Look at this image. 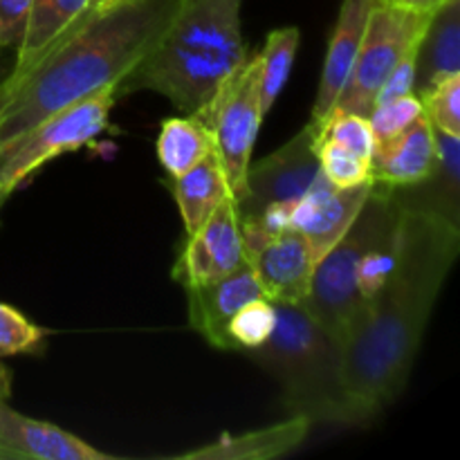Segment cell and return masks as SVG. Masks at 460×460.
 I'll return each mask as SVG.
<instances>
[{"mask_svg": "<svg viewBox=\"0 0 460 460\" xmlns=\"http://www.w3.org/2000/svg\"><path fill=\"white\" fill-rule=\"evenodd\" d=\"M460 252L458 220L404 202L394 265L344 346L355 427L367 425L407 386L427 323Z\"/></svg>", "mask_w": 460, "mask_h": 460, "instance_id": "1", "label": "cell"}, {"mask_svg": "<svg viewBox=\"0 0 460 460\" xmlns=\"http://www.w3.org/2000/svg\"><path fill=\"white\" fill-rule=\"evenodd\" d=\"M178 0H126L79 27L13 85H0V146L52 112L106 85H119L164 31Z\"/></svg>", "mask_w": 460, "mask_h": 460, "instance_id": "2", "label": "cell"}, {"mask_svg": "<svg viewBox=\"0 0 460 460\" xmlns=\"http://www.w3.org/2000/svg\"><path fill=\"white\" fill-rule=\"evenodd\" d=\"M243 0H178L160 39L117 85V97L151 90L198 115L247 61Z\"/></svg>", "mask_w": 460, "mask_h": 460, "instance_id": "3", "label": "cell"}, {"mask_svg": "<svg viewBox=\"0 0 460 460\" xmlns=\"http://www.w3.org/2000/svg\"><path fill=\"white\" fill-rule=\"evenodd\" d=\"M274 305L272 335L243 355L279 382L288 413L305 416L313 425L355 427L340 344L308 317L304 305Z\"/></svg>", "mask_w": 460, "mask_h": 460, "instance_id": "4", "label": "cell"}, {"mask_svg": "<svg viewBox=\"0 0 460 460\" xmlns=\"http://www.w3.org/2000/svg\"><path fill=\"white\" fill-rule=\"evenodd\" d=\"M402 209L404 200L398 189L373 182L349 232L314 265L308 296L301 305L341 350L367 308L358 288L359 261L373 241L400 223Z\"/></svg>", "mask_w": 460, "mask_h": 460, "instance_id": "5", "label": "cell"}, {"mask_svg": "<svg viewBox=\"0 0 460 460\" xmlns=\"http://www.w3.org/2000/svg\"><path fill=\"white\" fill-rule=\"evenodd\" d=\"M119 102L115 85H106L31 126L0 146V189L12 196L40 166L63 153L79 151L108 128L112 106Z\"/></svg>", "mask_w": 460, "mask_h": 460, "instance_id": "6", "label": "cell"}, {"mask_svg": "<svg viewBox=\"0 0 460 460\" xmlns=\"http://www.w3.org/2000/svg\"><path fill=\"white\" fill-rule=\"evenodd\" d=\"M261 58L247 57V61L225 79L218 93L198 112L211 130L214 151L227 175L234 200L245 196L247 169L252 164L259 128L265 115L261 108Z\"/></svg>", "mask_w": 460, "mask_h": 460, "instance_id": "7", "label": "cell"}, {"mask_svg": "<svg viewBox=\"0 0 460 460\" xmlns=\"http://www.w3.org/2000/svg\"><path fill=\"white\" fill-rule=\"evenodd\" d=\"M434 13L418 12L394 0L376 3L353 70L335 103L337 111L358 112L364 117L371 115L386 76L391 75L404 49L427 34Z\"/></svg>", "mask_w": 460, "mask_h": 460, "instance_id": "8", "label": "cell"}, {"mask_svg": "<svg viewBox=\"0 0 460 460\" xmlns=\"http://www.w3.org/2000/svg\"><path fill=\"white\" fill-rule=\"evenodd\" d=\"M323 180L317 155V128L305 124L290 142L250 164L245 196L236 202L241 218H254L277 207H292Z\"/></svg>", "mask_w": 460, "mask_h": 460, "instance_id": "9", "label": "cell"}, {"mask_svg": "<svg viewBox=\"0 0 460 460\" xmlns=\"http://www.w3.org/2000/svg\"><path fill=\"white\" fill-rule=\"evenodd\" d=\"M245 263V238L238 205L234 198H227L196 232L187 234V243L173 265V277L184 288L200 286Z\"/></svg>", "mask_w": 460, "mask_h": 460, "instance_id": "10", "label": "cell"}, {"mask_svg": "<svg viewBox=\"0 0 460 460\" xmlns=\"http://www.w3.org/2000/svg\"><path fill=\"white\" fill-rule=\"evenodd\" d=\"M245 261L272 304H304L314 272L313 252L304 234L286 227L268 236L245 238Z\"/></svg>", "mask_w": 460, "mask_h": 460, "instance_id": "11", "label": "cell"}, {"mask_svg": "<svg viewBox=\"0 0 460 460\" xmlns=\"http://www.w3.org/2000/svg\"><path fill=\"white\" fill-rule=\"evenodd\" d=\"M184 290H187L189 326L214 349L236 353L229 337V322L243 305L265 296L250 263L241 265L216 281L187 286Z\"/></svg>", "mask_w": 460, "mask_h": 460, "instance_id": "12", "label": "cell"}, {"mask_svg": "<svg viewBox=\"0 0 460 460\" xmlns=\"http://www.w3.org/2000/svg\"><path fill=\"white\" fill-rule=\"evenodd\" d=\"M371 182L358 187H332L326 178L310 193H305L290 209V227L304 234L313 252L314 265L319 263L328 250L340 243V238L349 232L355 216L362 209L364 200L371 193Z\"/></svg>", "mask_w": 460, "mask_h": 460, "instance_id": "13", "label": "cell"}, {"mask_svg": "<svg viewBox=\"0 0 460 460\" xmlns=\"http://www.w3.org/2000/svg\"><path fill=\"white\" fill-rule=\"evenodd\" d=\"M90 0H31L25 31L13 54V66L0 85H13L43 63L88 16Z\"/></svg>", "mask_w": 460, "mask_h": 460, "instance_id": "14", "label": "cell"}, {"mask_svg": "<svg viewBox=\"0 0 460 460\" xmlns=\"http://www.w3.org/2000/svg\"><path fill=\"white\" fill-rule=\"evenodd\" d=\"M376 3H380V0H344L341 3L335 30L328 40V52L323 58L322 79H319L310 124H322L323 117L335 108L337 99H340L341 90L349 81L350 70H353L364 30H367L368 16H371Z\"/></svg>", "mask_w": 460, "mask_h": 460, "instance_id": "15", "label": "cell"}, {"mask_svg": "<svg viewBox=\"0 0 460 460\" xmlns=\"http://www.w3.org/2000/svg\"><path fill=\"white\" fill-rule=\"evenodd\" d=\"M0 440L16 460H115L70 431L13 411L0 402Z\"/></svg>", "mask_w": 460, "mask_h": 460, "instance_id": "16", "label": "cell"}, {"mask_svg": "<svg viewBox=\"0 0 460 460\" xmlns=\"http://www.w3.org/2000/svg\"><path fill=\"white\" fill-rule=\"evenodd\" d=\"M436 160V128L429 117L422 115L407 133L377 144L371 157V178L395 189L413 187L434 178Z\"/></svg>", "mask_w": 460, "mask_h": 460, "instance_id": "17", "label": "cell"}, {"mask_svg": "<svg viewBox=\"0 0 460 460\" xmlns=\"http://www.w3.org/2000/svg\"><path fill=\"white\" fill-rule=\"evenodd\" d=\"M313 422L290 413L283 422L236 436H223L211 445L182 454L187 460H272L292 454L308 438Z\"/></svg>", "mask_w": 460, "mask_h": 460, "instance_id": "18", "label": "cell"}, {"mask_svg": "<svg viewBox=\"0 0 460 460\" xmlns=\"http://www.w3.org/2000/svg\"><path fill=\"white\" fill-rule=\"evenodd\" d=\"M171 191L178 202L187 234L196 232L227 198H234L216 151H211L205 160L198 162L187 173L175 175L173 182H171Z\"/></svg>", "mask_w": 460, "mask_h": 460, "instance_id": "19", "label": "cell"}, {"mask_svg": "<svg viewBox=\"0 0 460 460\" xmlns=\"http://www.w3.org/2000/svg\"><path fill=\"white\" fill-rule=\"evenodd\" d=\"M214 151V137L196 115L169 117L157 137V157L171 178L187 173Z\"/></svg>", "mask_w": 460, "mask_h": 460, "instance_id": "20", "label": "cell"}, {"mask_svg": "<svg viewBox=\"0 0 460 460\" xmlns=\"http://www.w3.org/2000/svg\"><path fill=\"white\" fill-rule=\"evenodd\" d=\"M420 57H427V75L422 76L420 90L440 76L460 72V0H449L434 13Z\"/></svg>", "mask_w": 460, "mask_h": 460, "instance_id": "21", "label": "cell"}, {"mask_svg": "<svg viewBox=\"0 0 460 460\" xmlns=\"http://www.w3.org/2000/svg\"><path fill=\"white\" fill-rule=\"evenodd\" d=\"M301 31L296 27H279L265 39V48L259 52L261 58V108L268 115L281 90L290 79L295 66L296 49H299Z\"/></svg>", "mask_w": 460, "mask_h": 460, "instance_id": "22", "label": "cell"}, {"mask_svg": "<svg viewBox=\"0 0 460 460\" xmlns=\"http://www.w3.org/2000/svg\"><path fill=\"white\" fill-rule=\"evenodd\" d=\"M314 128H317V139H326V142L337 144V146L346 148V151L355 153V155L364 157V160H371L373 157L376 137H373L368 117L332 108L323 117L322 124H317Z\"/></svg>", "mask_w": 460, "mask_h": 460, "instance_id": "23", "label": "cell"}, {"mask_svg": "<svg viewBox=\"0 0 460 460\" xmlns=\"http://www.w3.org/2000/svg\"><path fill=\"white\" fill-rule=\"evenodd\" d=\"M425 115L438 133L460 139V72L440 76L434 84L416 93Z\"/></svg>", "mask_w": 460, "mask_h": 460, "instance_id": "24", "label": "cell"}, {"mask_svg": "<svg viewBox=\"0 0 460 460\" xmlns=\"http://www.w3.org/2000/svg\"><path fill=\"white\" fill-rule=\"evenodd\" d=\"M274 326H277V305L270 299L261 296L243 305L229 322V337L236 353H245L263 344L272 335Z\"/></svg>", "mask_w": 460, "mask_h": 460, "instance_id": "25", "label": "cell"}, {"mask_svg": "<svg viewBox=\"0 0 460 460\" xmlns=\"http://www.w3.org/2000/svg\"><path fill=\"white\" fill-rule=\"evenodd\" d=\"M422 115H425V108H422L420 97L416 93H409L402 94V97L389 99L385 103H377L371 115H368L373 137H376V146L407 133Z\"/></svg>", "mask_w": 460, "mask_h": 460, "instance_id": "26", "label": "cell"}, {"mask_svg": "<svg viewBox=\"0 0 460 460\" xmlns=\"http://www.w3.org/2000/svg\"><path fill=\"white\" fill-rule=\"evenodd\" d=\"M317 155L322 173L332 187H358V184L371 182V160L355 155L337 144L317 139Z\"/></svg>", "mask_w": 460, "mask_h": 460, "instance_id": "27", "label": "cell"}, {"mask_svg": "<svg viewBox=\"0 0 460 460\" xmlns=\"http://www.w3.org/2000/svg\"><path fill=\"white\" fill-rule=\"evenodd\" d=\"M45 332L16 308L0 304V358L22 355L40 344Z\"/></svg>", "mask_w": 460, "mask_h": 460, "instance_id": "28", "label": "cell"}, {"mask_svg": "<svg viewBox=\"0 0 460 460\" xmlns=\"http://www.w3.org/2000/svg\"><path fill=\"white\" fill-rule=\"evenodd\" d=\"M425 36L418 40H413V43L404 49V54L400 57V61L395 63V67L391 70V75L386 76L385 85H382L380 93H377L376 106L377 103L389 102V99L402 97V94H409V93H416L418 67H420V49H422V40H425Z\"/></svg>", "mask_w": 460, "mask_h": 460, "instance_id": "29", "label": "cell"}, {"mask_svg": "<svg viewBox=\"0 0 460 460\" xmlns=\"http://www.w3.org/2000/svg\"><path fill=\"white\" fill-rule=\"evenodd\" d=\"M31 0H0V49H13L25 31Z\"/></svg>", "mask_w": 460, "mask_h": 460, "instance_id": "30", "label": "cell"}, {"mask_svg": "<svg viewBox=\"0 0 460 460\" xmlns=\"http://www.w3.org/2000/svg\"><path fill=\"white\" fill-rule=\"evenodd\" d=\"M394 3L404 4V7L418 9V12H438L449 0H394Z\"/></svg>", "mask_w": 460, "mask_h": 460, "instance_id": "31", "label": "cell"}, {"mask_svg": "<svg viewBox=\"0 0 460 460\" xmlns=\"http://www.w3.org/2000/svg\"><path fill=\"white\" fill-rule=\"evenodd\" d=\"M9 395H12V377H9L7 368H4L3 362H0V402H7Z\"/></svg>", "mask_w": 460, "mask_h": 460, "instance_id": "32", "label": "cell"}, {"mask_svg": "<svg viewBox=\"0 0 460 460\" xmlns=\"http://www.w3.org/2000/svg\"><path fill=\"white\" fill-rule=\"evenodd\" d=\"M126 3V0H90L88 9L93 13H102V12H108V9L117 7V4Z\"/></svg>", "mask_w": 460, "mask_h": 460, "instance_id": "33", "label": "cell"}, {"mask_svg": "<svg viewBox=\"0 0 460 460\" xmlns=\"http://www.w3.org/2000/svg\"><path fill=\"white\" fill-rule=\"evenodd\" d=\"M9 52H12V49H0V81H3L4 76L9 75V70H12V66H4V63H7Z\"/></svg>", "mask_w": 460, "mask_h": 460, "instance_id": "34", "label": "cell"}, {"mask_svg": "<svg viewBox=\"0 0 460 460\" xmlns=\"http://www.w3.org/2000/svg\"><path fill=\"white\" fill-rule=\"evenodd\" d=\"M0 460H16V458H13V454L9 452L7 447H4L3 440H0Z\"/></svg>", "mask_w": 460, "mask_h": 460, "instance_id": "35", "label": "cell"}, {"mask_svg": "<svg viewBox=\"0 0 460 460\" xmlns=\"http://www.w3.org/2000/svg\"><path fill=\"white\" fill-rule=\"evenodd\" d=\"M7 198H9L7 193H4L3 189H0V211H3V205H4V202H7Z\"/></svg>", "mask_w": 460, "mask_h": 460, "instance_id": "36", "label": "cell"}, {"mask_svg": "<svg viewBox=\"0 0 460 460\" xmlns=\"http://www.w3.org/2000/svg\"><path fill=\"white\" fill-rule=\"evenodd\" d=\"M380 3H389V0H380Z\"/></svg>", "mask_w": 460, "mask_h": 460, "instance_id": "37", "label": "cell"}]
</instances>
